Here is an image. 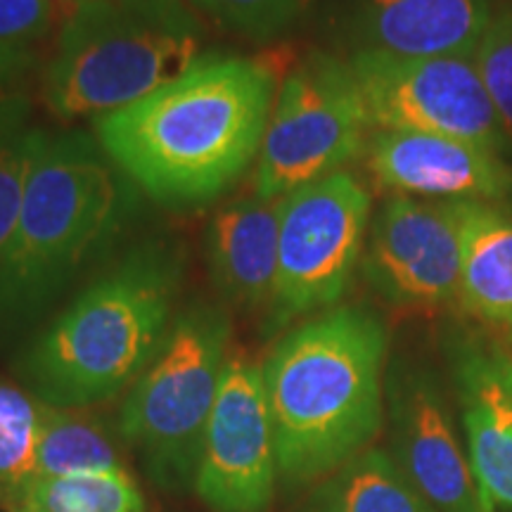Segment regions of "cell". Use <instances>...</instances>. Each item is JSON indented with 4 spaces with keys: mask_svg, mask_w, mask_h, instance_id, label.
I'll list each match as a JSON object with an SVG mask.
<instances>
[{
    "mask_svg": "<svg viewBox=\"0 0 512 512\" xmlns=\"http://www.w3.org/2000/svg\"><path fill=\"white\" fill-rule=\"evenodd\" d=\"M55 22L53 0H0V46L34 50Z\"/></svg>",
    "mask_w": 512,
    "mask_h": 512,
    "instance_id": "obj_25",
    "label": "cell"
},
{
    "mask_svg": "<svg viewBox=\"0 0 512 512\" xmlns=\"http://www.w3.org/2000/svg\"><path fill=\"white\" fill-rule=\"evenodd\" d=\"M278 484L261 366L233 354L204 432L192 491L211 512H268Z\"/></svg>",
    "mask_w": 512,
    "mask_h": 512,
    "instance_id": "obj_10",
    "label": "cell"
},
{
    "mask_svg": "<svg viewBox=\"0 0 512 512\" xmlns=\"http://www.w3.org/2000/svg\"><path fill=\"white\" fill-rule=\"evenodd\" d=\"M465 202L392 195L370 223L361 268L399 309L437 311L458 299Z\"/></svg>",
    "mask_w": 512,
    "mask_h": 512,
    "instance_id": "obj_11",
    "label": "cell"
},
{
    "mask_svg": "<svg viewBox=\"0 0 512 512\" xmlns=\"http://www.w3.org/2000/svg\"><path fill=\"white\" fill-rule=\"evenodd\" d=\"M370 209L368 185L351 171H335L283 197L268 332L344 297L366 249Z\"/></svg>",
    "mask_w": 512,
    "mask_h": 512,
    "instance_id": "obj_8",
    "label": "cell"
},
{
    "mask_svg": "<svg viewBox=\"0 0 512 512\" xmlns=\"http://www.w3.org/2000/svg\"><path fill=\"white\" fill-rule=\"evenodd\" d=\"M294 512H437L392 453L370 446L320 479Z\"/></svg>",
    "mask_w": 512,
    "mask_h": 512,
    "instance_id": "obj_18",
    "label": "cell"
},
{
    "mask_svg": "<svg viewBox=\"0 0 512 512\" xmlns=\"http://www.w3.org/2000/svg\"><path fill=\"white\" fill-rule=\"evenodd\" d=\"M456 377L467 458L484 508L512 510V361L472 347L460 351Z\"/></svg>",
    "mask_w": 512,
    "mask_h": 512,
    "instance_id": "obj_14",
    "label": "cell"
},
{
    "mask_svg": "<svg viewBox=\"0 0 512 512\" xmlns=\"http://www.w3.org/2000/svg\"><path fill=\"white\" fill-rule=\"evenodd\" d=\"M458 302L512 335V207L465 202L460 226Z\"/></svg>",
    "mask_w": 512,
    "mask_h": 512,
    "instance_id": "obj_17",
    "label": "cell"
},
{
    "mask_svg": "<svg viewBox=\"0 0 512 512\" xmlns=\"http://www.w3.org/2000/svg\"><path fill=\"white\" fill-rule=\"evenodd\" d=\"M389 335L361 306H337L287 332L261 363L278 477L313 486L368 451L384 425Z\"/></svg>",
    "mask_w": 512,
    "mask_h": 512,
    "instance_id": "obj_2",
    "label": "cell"
},
{
    "mask_svg": "<svg viewBox=\"0 0 512 512\" xmlns=\"http://www.w3.org/2000/svg\"><path fill=\"white\" fill-rule=\"evenodd\" d=\"M136 209L133 183L98 140L43 133L0 264V339L41 323Z\"/></svg>",
    "mask_w": 512,
    "mask_h": 512,
    "instance_id": "obj_4",
    "label": "cell"
},
{
    "mask_svg": "<svg viewBox=\"0 0 512 512\" xmlns=\"http://www.w3.org/2000/svg\"><path fill=\"white\" fill-rule=\"evenodd\" d=\"M505 138L512 143V8L496 10L472 55Z\"/></svg>",
    "mask_w": 512,
    "mask_h": 512,
    "instance_id": "obj_23",
    "label": "cell"
},
{
    "mask_svg": "<svg viewBox=\"0 0 512 512\" xmlns=\"http://www.w3.org/2000/svg\"><path fill=\"white\" fill-rule=\"evenodd\" d=\"M43 403L27 389L0 380V505L10 512L22 508L38 482V441Z\"/></svg>",
    "mask_w": 512,
    "mask_h": 512,
    "instance_id": "obj_20",
    "label": "cell"
},
{
    "mask_svg": "<svg viewBox=\"0 0 512 512\" xmlns=\"http://www.w3.org/2000/svg\"><path fill=\"white\" fill-rule=\"evenodd\" d=\"M34 67V50L0 46V128L17 124V121H29L31 102L24 86Z\"/></svg>",
    "mask_w": 512,
    "mask_h": 512,
    "instance_id": "obj_26",
    "label": "cell"
},
{
    "mask_svg": "<svg viewBox=\"0 0 512 512\" xmlns=\"http://www.w3.org/2000/svg\"><path fill=\"white\" fill-rule=\"evenodd\" d=\"M349 64L377 131L456 138L501 155L508 150L472 57H399L366 48Z\"/></svg>",
    "mask_w": 512,
    "mask_h": 512,
    "instance_id": "obj_9",
    "label": "cell"
},
{
    "mask_svg": "<svg viewBox=\"0 0 512 512\" xmlns=\"http://www.w3.org/2000/svg\"><path fill=\"white\" fill-rule=\"evenodd\" d=\"M392 458L437 512H486L437 380L401 366L387 377Z\"/></svg>",
    "mask_w": 512,
    "mask_h": 512,
    "instance_id": "obj_12",
    "label": "cell"
},
{
    "mask_svg": "<svg viewBox=\"0 0 512 512\" xmlns=\"http://www.w3.org/2000/svg\"><path fill=\"white\" fill-rule=\"evenodd\" d=\"M43 100L64 121L117 112L202 57V27L183 0H69Z\"/></svg>",
    "mask_w": 512,
    "mask_h": 512,
    "instance_id": "obj_5",
    "label": "cell"
},
{
    "mask_svg": "<svg viewBox=\"0 0 512 512\" xmlns=\"http://www.w3.org/2000/svg\"><path fill=\"white\" fill-rule=\"evenodd\" d=\"M126 470L117 441L98 418L86 411L43 406L38 479Z\"/></svg>",
    "mask_w": 512,
    "mask_h": 512,
    "instance_id": "obj_19",
    "label": "cell"
},
{
    "mask_svg": "<svg viewBox=\"0 0 512 512\" xmlns=\"http://www.w3.org/2000/svg\"><path fill=\"white\" fill-rule=\"evenodd\" d=\"M377 188L439 202H512V164L491 147L430 133L377 131L366 145Z\"/></svg>",
    "mask_w": 512,
    "mask_h": 512,
    "instance_id": "obj_13",
    "label": "cell"
},
{
    "mask_svg": "<svg viewBox=\"0 0 512 512\" xmlns=\"http://www.w3.org/2000/svg\"><path fill=\"white\" fill-rule=\"evenodd\" d=\"M370 117L351 64L311 53L283 81L268 119L254 195L280 200L366 150Z\"/></svg>",
    "mask_w": 512,
    "mask_h": 512,
    "instance_id": "obj_7",
    "label": "cell"
},
{
    "mask_svg": "<svg viewBox=\"0 0 512 512\" xmlns=\"http://www.w3.org/2000/svg\"><path fill=\"white\" fill-rule=\"evenodd\" d=\"M43 133L46 131L31 128L29 121L0 128V264L17 226L24 188Z\"/></svg>",
    "mask_w": 512,
    "mask_h": 512,
    "instance_id": "obj_22",
    "label": "cell"
},
{
    "mask_svg": "<svg viewBox=\"0 0 512 512\" xmlns=\"http://www.w3.org/2000/svg\"><path fill=\"white\" fill-rule=\"evenodd\" d=\"M491 15L489 0H361L370 48L399 57H472Z\"/></svg>",
    "mask_w": 512,
    "mask_h": 512,
    "instance_id": "obj_16",
    "label": "cell"
},
{
    "mask_svg": "<svg viewBox=\"0 0 512 512\" xmlns=\"http://www.w3.org/2000/svg\"><path fill=\"white\" fill-rule=\"evenodd\" d=\"M280 200L247 197L223 207L204 235L207 266L223 302L242 311L271 306L278 275Z\"/></svg>",
    "mask_w": 512,
    "mask_h": 512,
    "instance_id": "obj_15",
    "label": "cell"
},
{
    "mask_svg": "<svg viewBox=\"0 0 512 512\" xmlns=\"http://www.w3.org/2000/svg\"><path fill=\"white\" fill-rule=\"evenodd\" d=\"M211 22L233 34L268 41L292 27L311 0H190Z\"/></svg>",
    "mask_w": 512,
    "mask_h": 512,
    "instance_id": "obj_24",
    "label": "cell"
},
{
    "mask_svg": "<svg viewBox=\"0 0 512 512\" xmlns=\"http://www.w3.org/2000/svg\"><path fill=\"white\" fill-rule=\"evenodd\" d=\"M275 86V67L261 57L202 55L155 93L95 119V138L147 197L204 207L259 159Z\"/></svg>",
    "mask_w": 512,
    "mask_h": 512,
    "instance_id": "obj_1",
    "label": "cell"
},
{
    "mask_svg": "<svg viewBox=\"0 0 512 512\" xmlns=\"http://www.w3.org/2000/svg\"><path fill=\"white\" fill-rule=\"evenodd\" d=\"M181 245L147 240L76 294L19 351L15 373L50 408L88 411L131 389L178 316Z\"/></svg>",
    "mask_w": 512,
    "mask_h": 512,
    "instance_id": "obj_3",
    "label": "cell"
},
{
    "mask_svg": "<svg viewBox=\"0 0 512 512\" xmlns=\"http://www.w3.org/2000/svg\"><path fill=\"white\" fill-rule=\"evenodd\" d=\"M228 313L195 302L178 316L162 349L128 389L117 432L150 482L169 494L192 491L223 373L230 361Z\"/></svg>",
    "mask_w": 512,
    "mask_h": 512,
    "instance_id": "obj_6",
    "label": "cell"
},
{
    "mask_svg": "<svg viewBox=\"0 0 512 512\" xmlns=\"http://www.w3.org/2000/svg\"><path fill=\"white\" fill-rule=\"evenodd\" d=\"M17 512H147L131 472H83L38 479Z\"/></svg>",
    "mask_w": 512,
    "mask_h": 512,
    "instance_id": "obj_21",
    "label": "cell"
}]
</instances>
